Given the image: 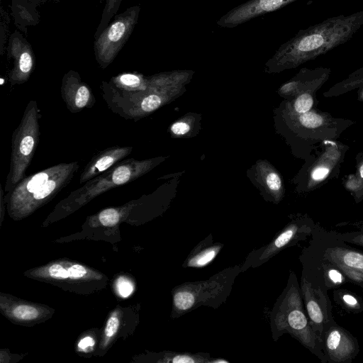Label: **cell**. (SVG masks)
I'll use <instances>...</instances> for the list:
<instances>
[{
	"mask_svg": "<svg viewBox=\"0 0 363 363\" xmlns=\"http://www.w3.org/2000/svg\"><path fill=\"white\" fill-rule=\"evenodd\" d=\"M13 314L21 320H33L38 317V311L33 306L20 305L13 309Z\"/></svg>",
	"mask_w": 363,
	"mask_h": 363,
	"instance_id": "cell-24",
	"label": "cell"
},
{
	"mask_svg": "<svg viewBox=\"0 0 363 363\" xmlns=\"http://www.w3.org/2000/svg\"><path fill=\"white\" fill-rule=\"evenodd\" d=\"M269 321L274 341H277L284 333H289L319 358L325 357L321 352L323 341L313 330L304 312L302 296L293 272L290 274L286 288L274 305Z\"/></svg>",
	"mask_w": 363,
	"mask_h": 363,
	"instance_id": "cell-4",
	"label": "cell"
},
{
	"mask_svg": "<svg viewBox=\"0 0 363 363\" xmlns=\"http://www.w3.org/2000/svg\"><path fill=\"white\" fill-rule=\"evenodd\" d=\"M296 1L299 0H249L228 11L218 19L217 25L222 28H233Z\"/></svg>",
	"mask_w": 363,
	"mask_h": 363,
	"instance_id": "cell-11",
	"label": "cell"
},
{
	"mask_svg": "<svg viewBox=\"0 0 363 363\" xmlns=\"http://www.w3.org/2000/svg\"><path fill=\"white\" fill-rule=\"evenodd\" d=\"M301 291L310 323L323 341V333L325 325L328 322V318L325 316L327 313L324 312L323 306L319 301L320 298H318V291L312 287L311 284L306 277L301 279Z\"/></svg>",
	"mask_w": 363,
	"mask_h": 363,
	"instance_id": "cell-15",
	"label": "cell"
},
{
	"mask_svg": "<svg viewBox=\"0 0 363 363\" xmlns=\"http://www.w3.org/2000/svg\"><path fill=\"white\" fill-rule=\"evenodd\" d=\"M299 120L301 123L306 128H317L323 123V118L314 113L306 112L301 113Z\"/></svg>",
	"mask_w": 363,
	"mask_h": 363,
	"instance_id": "cell-26",
	"label": "cell"
},
{
	"mask_svg": "<svg viewBox=\"0 0 363 363\" xmlns=\"http://www.w3.org/2000/svg\"><path fill=\"white\" fill-rule=\"evenodd\" d=\"M163 157L138 160L128 158L121 160L100 175L85 182L73 191L63 205L79 206L99 194L117 186L127 184L150 172L162 162Z\"/></svg>",
	"mask_w": 363,
	"mask_h": 363,
	"instance_id": "cell-7",
	"label": "cell"
},
{
	"mask_svg": "<svg viewBox=\"0 0 363 363\" xmlns=\"http://www.w3.org/2000/svg\"><path fill=\"white\" fill-rule=\"evenodd\" d=\"M360 175L363 178V164L361 166L359 169Z\"/></svg>",
	"mask_w": 363,
	"mask_h": 363,
	"instance_id": "cell-39",
	"label": "cell"
},
{
	"mask_svg": "<svg viewBox=\"0 0 363 363\" xmlns=\"http://www.w3.org/2000/svg\"><path fill=\"white\" fill-rule=\"evenodd\" d=\"M140 11V6H134L115 15L113 21L95 37L94 55L101 69H106L113 62L130 36Z\"/></svg>",
	"mask_w": 363,
	"mask_h": 363,
	"instance_id": "cell-8",
	"label": "cell"
},
{
	"mask_svg": "<svg viewBox=\"0 0 363 363\" xmlns=\"http://www.w3.org/2000/svg\"><path fill=\"white\" fill-rule=\"evenodd\" d=\"M121 209L108 208L102 210L98 215L99 222L104 226H113L117 224L121 218Z\"/></svg>",
	"mask_w": 363,
	"mask_h": 363,
	"instance_id": "cell-22",
	"label": "cell"
},
{
	"mask_svg": "<svg viewBox=\"0 0 363 363\" xmlns=\"http://www.w3.org/2000/svg\"><path fill=\"white\" fill-rule=\"evenodd\" d=\"M49 274L51 277L60 279H66L69 277L68 269H65L60 264H52L49 268Z\"/></svg>",
	"mask_w": 363,
	"mask_h": 363,
	"instance_id": "cell-31",
	"label": "cell"
},
{
	"mask_svg": "<svg viewBox=\"0 0 363 363\" xmlns=\"http://www.w3.org/2000/svg\"><path fill=\"white\" fill-rule=\"evenodd\" d=\"M328 172H329L328 169H327V168H324V167L318 168V169H316L313 172L312 176L314 179L319 180V179L324 178L328 174Z\"/></svg>",
	"mask_w": 363,
	"mask_h": 363,
	"instance_id": "cell-37",
	"label": "cell"
},
{
	"mask_svg": "<svg viewBox=\"0 0 363 363\" xmlns=\"http://www.w3.org/2000/svg\"><path fill=\"white\" fill-rule=\"evenodd\" d=\"M60 94L67 108L72 113L90 108L96 102L91 88L74 70L66 72L61 82Z\"/></svg>",
	"mask_w": 363,
	"mask_h": 363,
	"instance_id": "cell-12",
	"label": "cell"
},
{
	"mask_svg": "<svg viewBox=\"0 0 363 363\" xmlns=\"http://www.w3.org/2000/svg\"><path fill=\"white\" fill-rule=\"evenodd\" d=\"M324 350L330 361L347 362L358 354L359 346L357 340L347 330L333 325L324 334Z\"/></svg>",
	"mask_w": 363,
	"mask_h": 363,
	"instance_id": "cell-13",
	"label": "cell"
},
{
	"mask_svg": "<svg viewBox=\"0 0 363 363\" xmlns=\"http://www.w3.org/2000/svg\"><path fill=\"white\" fill-rule=\"evenodd\" d=\"M133 149L131 146L114 145L99 152L84 167L79 177V184H84L107 171L129 155Z\"/></svg>",
	"mask_w": 363,
	"mask_h": 363,
	"instance_id": "cell-14",
	"label": "cell"
},
{
	"mask_svg": "<svg viewBox=\"0 0 363 363\" xmlns=\"http://www.w3.org/2000/svg\"><path fill=\"white\" fill-rule=\"evenodd\" d=\"M341 300L343 304L350 310L357 311L362 308L358 299L350 293L344 292L341 294Z\"/></svg>",
	"mask_w": 363,
	"mask_h": 363,
	"instance_id": "cell-30",
	"label": "cell"
},
{
	"mask_svg": "<svg viewBox=\"0 0 363 363\" xmlns=\"http://www.w3.org/2000/svg\"><path fill=\"white\" fill-rule=\"evenodd\" d=\"M266 188L272 194H279L281 190L282 183L279 175L272 170L267 172L263 177Z\"/></svg>",
	"mask_w": 363,
	"mask_h": 363,
	"instance_id": "cell-23",
	"label": "cell"
},
{
	"mask_svg": "<svg viewBox=\"0 0 363 363\" xmlns=\"http://www.w3.org/2000/svg\"><path fill=\"white\" fill-rule=\"evenodd\" d=\"M363 26V11L339 15L300 30L267 62L269 72L294 68L350 40Z\"/></svg>",
	"mask_w": 363,
	"mask_h": 363,
	"instance_id": "cell-1",
	"label": "cell"
},
{
	"mask_svg": "<svg viewBox=\"0 0 363 363\" xmlns=\"http://www.w3.org/2000/svg\"><path fill=\"white\" fill-rule=\"evenodd\" d=\"M223 245L214 242L211 235L200 242L189 253L184 267L202 268L209 264L218 255Z\"/></svg>",
	"mask_w": 363,
	"mask_h": 363,
	"instance_id": "cell-16",
	"label": "cell"
},
{
	"mask_svg": "<svg viewBox=\"0 0 363 363\" xmlns=\"http://www.w3.org/2000/svg\"><path fill=\"white\" fill-rule=\"evenodd\" d=\"M193 73L179 70L149 76L147 88L134 93L118 92L108 82L102 81L101 96L112 112L125 119L137 121L173 99Z\"/></svg>",
	"mask_w": 363,
	"mask_h": 363,
	"instance_id": "cell-2",
	"label": "cell"
},
{
	"mask_svg": "<svg viewBox=\"0 0 363 363\" xmlns=\"http://www.w3.org/2000/svg\"><path fill=\"white\" fill-rule=\"evenodd\" d=\"M69 277L73 279L81 278L84 277L86 273V269L80 264H74L68 269Z\"/></svg>",
	"mask_w": 363,
	"mask_h": 363,
	"instance_id": "cell-34",
	"label": "cell"
},
{
	"mask_svg": "<svg viewBox=\"0 0 363 363\" xmlns=\"http://www.w3.org/2000/svg\"><path fill=\"white\" fill-rule=\"evenodd\" d=\"M324 259L333 264H342L363 273V253L353 249L335 246L327 248Z\"/></svg>",
	"mask_w": 363,
	"mask_h": 363,
	"instance_id": "cell-18",
	"label": "cell"
},
{
	"mask_svg": "<svg viewBox=\"0 0 363 363\" xmlns=\"http://www.w3.org/2000/svg\"><path fill=\"white\" fill-rule=\"evenodd\" d=\"M6 51L8 59H11L13 63L9 74L11 86L27 82L35 65V54L30 44L16 30L9 35Z\"/></svg>",
	"mask_w": 363,
	"mask_h": 363,
	"instance_id": "cell-10",
	"label": "cell"
},
{
	"mask_svg": "<svg viewBox=\"0 0 363 363\" xmlns=\"http://www.w3.org/2000/svg\"><path fill=\"white\" fill-rule=\"evenodd\" d=\"M79 169L77 161L60 162L26 176L4 196L9 211L15 216L31 213L69 185Z\"/></svg>",
	"mask_w": 363,
	"mask_h": 363,
	"instance_id": "cell-3",
	"label": "cell"
},
{
	"mask_svg": "<svg viewBox=\"0 0 363 363\" xmlns=\"http://www.w3.org/2000/svg\"><path fill=\"white\" fill-rule=\"evenodd\" d=\"M40 110L36 101L30 100L11 136L10 165L4 186L6 193L26 177V170L31 163L40 141Z\"/></svg>",
	"mask_w": 363,
	"mask_h": 363,
	"instance_id": "cell-6",
	"label": "cell"
},
{
	"mask_svg": "<svg viewBox=\"0 0 363 363\" xmlns=\"http://www.w3.org/2000/svg\"><path fill=\"white\" fill-rule=\"evenodd\" d=\"M32 4H33L35 6H38L40 4H43L46 1V0H29Z\"/></svg>",
	"mask_w": 363,
	"mask_h": 363,
	"instance_id": "cell-38",
	"label": "cell"
},
{
	"mask_svg": "<svg viewBox=\"0 0 363 363\" xmlns=\"http://www.w3.org/2000/svg\"><path fill=\"white\" fill-rule=\"evenodd\" d=\"M0 13V53L3 55L5 50H6V47L5 45L7 40H9L8 33L9 30L11 18L8 12L4 9L3 6H1Z\"/></svg>",
	"mask_w": 363,
	"mask_h": 363,
	"instance_id": "cell-21",
	"label": "cell"
},
{
	"mask_svg": "<svg viewBox=\"0 0 363 363\" xmlns=\"http://www.w3.org/2000/svg\"><path fill=\"white\" fill-rule=\"evenodd\" d=\"M123 0H104L105 4L103 9L101 19L95 33V37L109 24L111 19L117 13Z\"/></svg>",
	"mask_w": 363,
	"mask_h": 363,
	"instance_id": "cell-20",
	"label": "cell"
},
{
	"mask_svg": "<svg viewBox=\"0 0 363 363\" xmlns=\"http://www.w3.org/2000/svg\"><path fill=\"white\" fill-rule=\"evenodd\" d=\"M344 238L349 242L363 247V230L347 234L344 237Z\"/></svg>",
	"mask_w": 363,
	"mask_h": 363,
	"instance_id": "cell-35",
	"label": "cell"
},
{
	"mask_svg": "<svg viewBox=\"0 0 363 363\" xmlns=\"http://www.w3.org/2000/svg\"><path fill=\"white\" fill-rule=\"evenodd\" d=\"M29 0H12L11 16L15 26L27 34L28 28L40 23V13Z\"/></svg>",
	"mask_w": 363,
	"mask_h": 363,
	"instance_id": "cell-17",
	"label": "cell"
},
{
	"mask_svg": "<svg viewBox=\"0 0 363 363\" xmlns=\"http://www.w3.org/2000/svg\"><path fill=\"white\" fill-rule=\"evenodd\" d=\"M94 340L91 337H85L82 339L78 344L80 349L84 350L89 347H92L94 345Z\"/></svg>",
	"mask_w": 363,
	"mask_h": 363,
	"instance_id": "cell-36",
	"label": "cell"
},
{
	"mask_svg": "<svg viewBox=\"0 0 363 363\" xmlns=\"http://www.w3.org/2000/svg\"><path fill=\"white\" fill-rule=\"evenodd\" d=\"M242 272L241 266L229 267L208 279L176 286L172 290V317L178 318L201 306L218 308L226 301Z\"/></svg>",
	"mask_w": 363,
	"mask_h": 363,
	"instance_id": "cell-5",
	"label": "cell"
},
{
	"mask_svg": "<svg viewBox=\"0 0 363 363\" xmlns=\"http://www.w3.org/2000/svg\"><path fill=\"white\" fill-rule=\"evenodd\" d=\"M337 269H339L343 274L346 275V277L350 279L354 282L358 284L363 285V273L360 272L356 269L352 268L342 265V264H333Z\"/></svg>",
	"mask_w": 363,
	"mask_h": 363,
	"instance_id": "cell-27",
	"label": "cell"
},
{
	"mask_svg": "<svg viewBox=\"0 0 363 363\" xmlns=\"http://www.w3.org/2000/svg\"><path fill=\"white\" fill-rule=\"evenodd\" d=\"M119 326V320L117 317H111L106 324L105 329L106 336L111 337L113 336L118 330Z\"/></svg>",
	"mask_w": 363,
	"mask_h": 363,
	"instance_id": "cell-33",
	"label": "cell"
},
{
	"mask_svg": "<svg viewBox=\"0 0 363 363\" xmlns=\"http://www.w3.org/2000/svg\"><path fill=\"white\" fill-rule=\"evenodd\" d=\"M313 105V98L307 93L298 96L294 103V108L298 113L308 112Z\"/></svg>",
	"mask_w": 363,
	"mask_h": 363,
	"instance_id": "cell-25",
	"label": "cell"
},
{
	"mask_svg": "<svg viewBox=\"0 0 363 363\" xmlns=\"http://www.w3.org/2000/svg\"><path fill=\"white\" fill-rule=\"evenodd\" d=\"M326 277L330 283L333 285L341 284L345 281V279L343 274L341 273V271L336 267H335V268L329 267L328 269H326Z\"/></svg>",
	"mask_w": 363,
	"mask_h": 363,
	"instance_id": "cell-29",
	"label": "cell"
},
{
	"mask_svg": "<svg viewBox=\"0 0 363 363\" xmlns=\"http://www.w3.org/2000/svg\"><path fill=\"white\" fill-rule=\"evenodd\" d=\"M310 226L294 221L286 225L267 245L253 250L241 266L242 272L249 267H257L269 261L280 251L306 238L311 233Z\"/></svg>",
	"mask_w": 363,
	"mask_h": 363,
	"instance_id": "cell-9",
	"label": "cell"
},
{
	"mask_svg": "<svg viewBox=\"0 0 363 363\" xmlns=\"http://www.w3.org/2000/svg\"><path fill=\"white\" fill-rule=\"evenodd\" d=\"M117 289L123 297L128 296L133 291V286L127 279L121 278L117 281Z\"/></svg>",
	"mask_w": 363,
	"mask_h": 363,
	"instance_id": "cell-32",
	"label": "cell"
},
{
	"mask_svg": "<svg viewBox=\"0 0 363 363\" xmlns=\"http://www.w3.org/2000/svg\"><path fill=\"white\" fill-rule=\"evenodd\" d=\"M148 82V77L137 72L118 74L108 82L112 89L120 93H134L145 90Z\"/></svg>",
	"mask_w": 363,
	"mask_h": 363,
	"instance_id": "cell-19",
	"label": "cell"
},
{
	"mask_svg": "<svg viewBox=\"0 0 363 363\" xmlns=\"http://www.w3.org/2000/svg\"><path fill=\"white\" fill-rule=\"evenodd\" d=\"M191 124L187 120H181L174 123L170 127V131L174 135L183 136L190 132Z\"/></svg>",
	"mask_w": 363,
	"mask_h": 363,
	"instance_id": "cell-28",
	"label": "cell"
}]
</instances>
